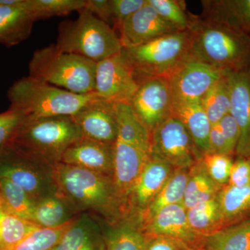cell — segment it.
<instances>
[{"label":"cell","instance_id":"6da1fadb","mask_svg":"<svg viewBox=\"0 0 250 250\" xmlns=\"http://www.w3.org/2000/svg\"><path fill=\"white\" fill-rule=\"evenodd\" d=\"M54 172L59 193L79 214L88 213L108 225L129 216L111 176L62 163L54 166Z\"/></svg>","mask_w":250,"mask_h":250},{"label":"cell","instance_id":"7a4b0ae2","mask_svg":"<svg viewBox=\"0 0 250 250\" xmlns=\"http://www.w3.org/2000/svg\"><path fill=\"white\" fill-rule=\"evenodd\" d=\"M189 54L223 70H250V35L200 18H190Z\"/></svg>","mask_w":250,"mask_h":250},{"label":"cell","instance_id":"3957f363","mask_svg":"<svg viewBox=\"0 0 250 250\" xmlns=\"http://www.w3.org/2000/svg\"><path fill=\"white\" fill-rule=\"evenodd\" d=\"M97 97L95 92L73 93L29 76L16 81L8 91L10 107L21 112L27 121L74 116Z\"/></svg>","mask_w":250,"mask_h":250},{"label":"cell","instance_id":"277c9868","mask_svg":"<svg viewBox=\"0 0 250 250\" xmlns=\"http://www.w3.org/2000/svg\"><path fill=\"white\" fill-rule=\"evenodd\" d=\"M95 70L96 62L55 44L34 52L29 64V77L80 95L95 91Z\"/></svg>","mask_w":250,"mask_h":250},{"label":"cell","instance_id":"5b68a950","mask_svg":"<svg viewBox=\"0 0 250 250\" xmlns=\"http://www.w3.org/2000/svg\"><path fill=\"white\" fill-rule=\"evenodd\" d=\"M55 45L62 52L77 54L96 63L119 53L123 48L114 29L85 8L79 11L75 21L60 23Z\"/></svg>","mask_w":250,"mask_h":250},{"label":"cell","instance_id":"8992f818","mask_svg":"<svg viewBox=\"0 0 250 250\" xmlns=\"http://www.w3.org/2000/svg\"><path fill=\"white\" fill-rule=\"evenodd\" d=\"M81 138L72 116L47 117L24 122L11 146L55 166L67 148Z\"/></svg>","mask_w":250,"mask_h":250},{"label":"cell","instance_id":"52a82bcc","mask_svg":"<svg viewBox=\"0 0 250 250\" xmlns=\"http://www.w3.org/2000/svg\"><path fill=\"white\" fill-rule=\"evenodd\" d=\"M190 32L179 31L143 45L123 48L139 83L152 77H167L189 54Z\"/></svg>","mask_w":250,"mask_h":250},{"label":"cell","instance_id":"ba28073f","mask_svg":"<svg viewBox=\"0 0 250 250\" xmlns=\"http://www.w3.org/2000/svg\"><path fill=\"white\" fill-rule=\"evenodd\" d=\"M0 178L16 184L34 202L58 192L54 166L14 146L0 154Z\"/></svg>","mask_w":250,"mask_h":250},{"label":"cell","instance_id":"9c48e42d","mask_svg":"<svg viewBox=\"0 0 250 250\" xmlns=\"http://www.w3.org/2000/svg\"><path fill=\"white\" fill-rule=\"evenodd\" d=\"M149 156L165 161L176 170H190L203 154L184 125L172 116L151 132Z\"/></svg>","mask_w":250,"mask_h":250},{"label":"cell","instance_id":"30bf717a","mask_svg":"<svg viewBox=\"0 0 250 250\" xmlns=\"http://www.w3.org/2000/svg\"><path fill=\"white\" fill-rule=\"evenodd\" d=\"M139 86L132 67L123 49L97 62L94 92L99 98L114 103H129Z\"/></svg>","mask_w":250,"mask_h":250},{"label":"cell","instance_id":"8fae6325","mask_svg":"<svg viewBox=\"0 0 250 250\" xmlns=\"http://www.w3.org/2000/svg\"><path fill=\"white\" fill-rule=\"evenodd\" d=\"M174 98L166 77H152L139 84L129 104L149 132L173 116Z\"/></svg>","mask_w":250,"mask_h":250},{"label":"cell","instance_id":"7c38bea8","mask_svg":"<svg viewBox=\"0 0 250 250\" xmlns=\"http://www.w3.org/2000/svg\"><path fill=\"white\" fill-rule=\"evenodd\" d=\"M225 72L188 55L166 78L174 101H197Z\"/></svg>","mask_w":250,"mask_h":250},{"label":"cell","instance_id":"4fadbf2b","mask_svg":"<svg viewBox=\"0 0 250 250\" xmlns=\"http://www.w3.org/2000/svg\"><path fill=\"white\" fill-rule=\"evenodd\" d=\"M147 236H164L182 242L190 250H202L206 237L200 236L190 227L187 210L183 203L168 206L143 224Z\"/></svg>","mask_w":250,"mask_h":250},{"label":"cell","instance_id":"5bb4252c","mask_svg":"<svg viewBox=\"0 0 250 250\" xmlns=\"http://www.w3.org/2000/svg\"><path fill=\"white\" fill-rule=\"evenodd\" d=\"M82 137L100 142L115 143L118 126L115 103L97 97L72 116Z\"/></svg>","mask_w":250,"mask_h":250},{"label":"cell","instance_id":"9a60e30c","mask_svg":"<svg viewBox=\"0 0 250 250\" xmlns=\"http://www.w3.org/2000/svg\"><path fill=\"white\" fill-rule=\"evenodd\" d=\"M229 86L230 114L240 130L236 149L237 157H250V72L226 71Z\"/></svg>","mask_w":250,"mask_h":250},{"label":"cell","instance_id":"2e32d148","mask_svg":"<svg viewBox=\"0 0 250 250\" xmlns=\"http://www.w3.org/2000/svg\"><path fill=\"white\" fill-rule=\"evenodd\" d=\"M175 170L165 161L149 156L128 198L129 216H139L161 191Z\"/></svg>","mask_w":250,"mask_h":250},{"label":"cell","instance_id":"e0dca14e","mask_svg":"<svg viewBox=\"0 0 250 250\" xmlns=\"http://www.w3.org/2000/svg\"><path fill=\"white\" fill-rule=\"evenodd\" d=\"M176 31L147 2L123 23L119 37L123 48H131Z\"/></svg>","mask_w":250,"mask_h":250},{"label":"cell","instance_id":"ac0fdd59","mask_svg":"<svg viewBox=\"0 0 250 250\" xmlns=\"http://www.w3.org/2000/svg\"><path fill=\"white\" fill-rule=\"evenodd\" d=\"M148 154L117 139L114 144L113 180L118 197L128 211V198L147 162ZM129 214V212H128Z\"/></svg>","mask_w":250,"mask_h":250},{"label":"cell","instance_id":"d6986e66","mask_svg":"<svg viewBox=\"0 0 250 250\" xmlns=\"http://www.w3.org/2000/svg\"><path fill=\"white\" fill-rule=\"evenodd\" d=\"M114 144L81 138L67 148L61 163L113 177Z\"/></svg>","mask_w":250,"mask_h":250},{"label":"cell","instance_id":"ffe728a7","mask_svg":"<svg viewBox=\"0 0 250 250\" xmlns=\"http://www.w3.org/2000/svg\"><path fill=\"white\" fill-rule=\"evenodd\" d=\"M36 21L29 0L0 5V43L6 47L21 43L30 36Z\"/></svg>","mask_w":250,"mask_h":250},{"label":"cell","instance_id":"44dd1931","mask_svg":"<svg viewBox=\"0 0 250 250\" xmlns=\"http://www.w3.org/2000/svg\"><path fill=\"white\" fill-rule=\"evenodd\" d=\"M204 19L250 35V0L202 1Z\"/></svg>","mask_w":250,"mask_h":250},{"label":"cell","instance_id":"7402d4cb","mask_svg":"<svg viewBox=\"0 0 250 250\" xmlns=\"http://www.w3.org/2000/svg\"><path fill=\"white\" fill-rule=\"evenodd\" d=\"M88 213L79 215L52 250H97L103 241L98 219Z\"/></svg>","mask_w":250,"mask_h":250},{"label":"cell","instance_id":"603a6c76","mask_svg":"<svg viewBox=\"0 0 250 250\" xmlns=\"http://www.w3.org/2000/svg\"><path fill=\"white\" fill-rule=\"evenodd\" d=\"M173 116L184 125L203 155L209 153L208 137L212 125L200 100L174 101Z\"/></svg>","mask_w":250,"mask_h":250},{"label":"cell","instance_id":"cb8c5ba5","mask_svg":"<svg viewBox=\"0 0 250 250\" xmlns=\"http://www.w3.org/2000/svg\"><path fill=\"white\" fill-rule=\"evenodd\" d=\"M118 139L149 155L151 134L129 103H115Z\"/></svg>","mask_w":250,"mask_h":250},{"label":"cell","instance_id":"d4e9b609","mask_svg":"<svg viewBox=\"0 0 250 250\" xmlns=\"http://www.w3.org/2000/svg\"><path fill=\"white\" fill-rule=\"evenodd\" d=\"M103 233L106 250H145L147 236L139 217L129 215Z\"/></svg>","mask_w":250,"mask_h":250},{"label":"cell","instance_id":"484cf974","mask_svg":"<svg viewBox=\"0 0 250 250\" xmlns=\"http://www.w3.org/2000/svg\"><path fill=\"white\" fill-rule=\"evenodd\" d=\"M221 229L250 219V184L241 187H224L218 194Z\"/></svg>","mask_w":250,"mask_h":250},{"label":"cell","instance_id":"4316f807","mask_svg":"<svg viewBox=\"0 0 250 250\" xmlns=\"http://www.w3.org/2000/svg\"><path fill=\"white\" fill-rule=\"evenodd\" d=\"M78 213L59 192L35 202L33 223L42 228L62 226L78 216Z\"/></svg>","mask_w":250,"mask_h":250},{"label":"cell","instance_id":"83f0119b","mask_svg":"<svg viewBox=\"0 0 250 250\" xmlns=\"http://www.w3.org/2000/svg\"><path fill=\"white\" fill-rule=\"evenodd\" d=\"M189 171L175 170L161 191L154 197L147 208L139 215L141 224L147 223L161 209L168 206L183 203L184 193L189 178Z\"/></svg>","mask_w":250,"mask_h":250},{"label":"cell","instance_id":"f1b7e54d","mask_svg":"<svg viewBox=\"0 0 250 250\" xmlns=\"http://www.w3.org/2000/svg\"><path fill=\"white\" fill-rule=\"evenodd\" d=\"M223 188L215 183L202 165L201 160L189 171V178L183 200L187 210L218 195Z\"/></svg>","mask_w":250,"mask_h":250},{"label":"cell","instance_id":"f546056e","mask_svg":"<svg viewBox=\"0 0 250 250\" xmlns=\"http://www.w3.org/2000/svg\"><path fill=\"white\" fill-rule=\"evenodd\" d=\"M205 250H250V219L206 237Z\"/></svg>","mask_w":250,"mask_h":250},{"label":"cell","instance_id":"4dcf8cb0","mask_svg":"<svg viewBox=\"0 0 250 250\" xmlns=\"http://www.w3.org/2000/svg\"><path fill=\"white\" fill-rule=\"evenodd\" d=\"M40 227L9 211L0 202V250H12Z\"/></svg>","mask_w":250,"mask_h":250},{"label":"cell","instance_id":"1f68e13d","mask_svg":"<svg viewBox=\"0 0 250 250\" xmlns=\"http://www.w3.org/2000/svg\"><path fill=\"white\" fill-rule=\"evenodd\" d=\"M187 218L194 231L207 237L221 229V216L218 195L187 210Z\"/></svg>","mask_w":250,"mask_h":250},{"label":"cell","instance_id":"d6a6232c","mask_svg":"<svg viewBox=\"0 0 250 250\" xmlns=\"http://www.w3.org/2000/svg\"><path fill=\"white\" fill-rule=\"evenodd\" d=\"M200 101L212 125L218 124L224 117L230 113L229 86L225 72L223 76L210 87Z\"/></svg>","mask_w":250,"mask_h":250},{"label":"cell","instance_id":"836d02e7","mask_svg":"<svg viewBox=\"0 0 250 250\" xmlns=\"http://www.w3.org/2000/svg\"><path fill=\"white\" fill-rule=\"evenodd\" d=\"M0 202L11 213L33 223L35 202L21 188L4 178H0Z\"/></svg>","mask_w":250,"mask_h":250},{"label":"cell","instance_id":"e575fe53","mask_svg":"<svg viewBox=\"0 0 250 250\" xmlns=\"http://www.w3.org/2000/svg\"><path fill=\"white\" fill-rule=\"evenodd\" d=\"M74 220L58 228L36 229L12 250H52Z\"/></svg>","mask_w":250,"mask_h":250},{"label":"cell","instance_id":"d590c367","mask_svg":"<svg viewBox=\"0 0 250 250\" xmlns=\"http://www.w3.org/2000/svg\"><path fill=\"white\" fill-rule=\"evenodd\" d=\"M36 21L54 16H66L85 8V0H29Z\"/></svg>","mask_w":250,"mask_h":250},{"label":"cell","instance_id":"8d00e7d4","mask_svg":"<svg viewBox=\"0 0 250 250\" xmlns=\"http://www.w3.org/2000/svg\"><path fill=\"white\" fill-rule=\"evenodd\" d=\"M147 2L164 21L177 30H188L190 18L186 14L183 6L179 1L175 0H147Z\"/></svg>","mask_w":250,"mask_h":250},{"label":"cell","instance_id":"74e56055","mask_svg":"<svg viewBox=\"0 0 250 250\" xmlns=\"http://www.w3.org/2000/svg\"><path fill=\"white\" fill-rule=\"evenodd\" d=\"M201 162L215 184L222 188L228 185L234 162L233 156L207 153L202 156Z\"/></svg>","mask_w":250,"mask_h":250},{"label":"cell","instance_id":"f35d334b","mask_svg":"<svg viewBox=\"0 0 250 250\" xmlns=\"http://www.w3.org/2000/svg\"><path fill=\"white\" fill-rule=\"evenodd\" d=\"M26 121L21 112L11 107L0 113V154L13 144L18 131Z\"/></svg>","mask_w":250,"mask_h":250},{"label":"cell","instance_id":"ab89813d","mask_svg":"<svg viewBox=\"0 0 250 250\" xmlns=\"http://www.w3.org/2000/svg\"><path fill=\"white\" fill-rule=\"evenodd\" d=\"M111 21L119 30L123 23L147 4V0H110Z\"/></svg>","mask_w":250,"mask_h":250},{"label":"cell","instance_id":"60d3db41","mask_svg":"<svg viewBox=\"0 0 250 250\" xmlns=\"http://www.w3.org/2000/svg\"><path fill=\"white\" fill-rule=\"evenodd\" d=\"M250 184V157H237L230 174L228 186L241 187Z\"/></svg>","mask_w":250,"mask_h":250},{"label":"cell","instance_id":"b9f144b4","mask_svg":"<svg viewBox=\"0 0 250 250\" xmlns=\"http://www.w3.org/2000/svg\"><path fill=\"white\" fill-rule=\"evenodd\" d=\"M218 126L230 150L236 154V149L240 139V130L236 121L230 113L224 117L218 123Z\"/></svg>","mask_w":250,"mask_h":250},{"label":"cell","instance_id":"7bdbcfd3","mask_svg":"<svg viewBox=\"0 0 250 250\" xmlns=\"http://www.w3.org/2000/svg\"><path fill=\"white\" fill-rule=\"evenodd\" d=\"M147 236V235H146ZM145 250H190L178 240L164 236H147Z\"/></svg>","mask_w":250,"mask_h":250},{"label":"cell","instance_id":"ee69618b","mask_svg":"<svg viewBox=\"0 0 250 250\" xmlns=\"http://www.w3.org/2000/svg\"><path fill=\"white\" fill-rule=\"evenodd\" d=\"M209 153L213 154H226L233 156V153L230 150L226 140L224 138L223 133L219 127L218 125H212L210 130Z\"/></svg>","mask_w":250,"mask_h":250},{"label":"cell","instance_id":"f6af8a7d","mask_svg":"<svg viewBox=\"0 0 250 250\" xmlns=\"http://www.w3.org/2000/svg\"><path fill=\"white\" fill-rule=\"evenodd\" d=\"M85 8L104 22H112L110 0H85Z\"/></svg>","mask_w":250,"mask_h":250},{"label":"cell","instance_id":"bcb514c9","mask_svg":"<svg viewBox=\"0 0 250 250\" xmlns=\"http://www.w3.org/2000/svg\"><path fill=\"white\" fill-rule=\"evenodd\" d=\"M106 250V248H105L104 242V239L103 242L100 243V246H99L98 250Z\"/></svg>","mask_w":250,"mask_h":250},{"label":"cell","instance_id":"7dc6e473","mask_svg":"<svg viewBox=\"0 0 250 250\" xmlns=\"http://www.w3.org/2000/svg\"></svg>","mask_w":250,"mask_h":250},{"label":"cell","instance_id":"c3c4849f","mask_svg":"<svg viewBox=\"0 0 250 250\" xmlns=\"http://www.w3.org/2000/svg\"></svg>","mask_w":250,"mask_h":250}]
</instances>
